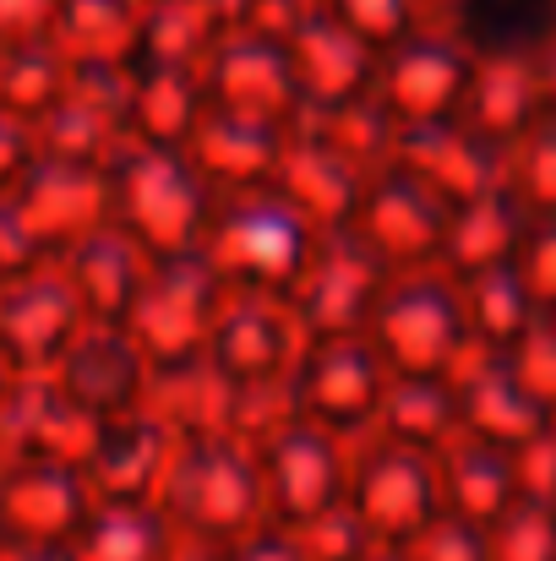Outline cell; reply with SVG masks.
<instances>
[{
    "mask_svg": "<svg viewBox=\"0 0 556 561\" xmlns=\"http://www.w3.org/2000/svg\"><path fill=\"white\" fill-rule=\"evenodd\" d=\"M317 234L322 229L279 186L213 191L207 229H202L196 251L229 295H262V300L290 306V295L317 251Z\"/></svg>",
    "mask_w": 556,
    "mask_h": 561,
    "instance_id": "cell-1",
    "label": "cell"
},
{
    "mask_svg": "<svg viewBox=\"0 0 556 561\" xmlns=\"http://www.w3.org/2000/svg\"><path fill=\"white\" fill-rule=\"evenodd\" d=\"M159 513L185 546L218 551L251 529H262V485H257V458L246 442L229 431H196L175 436V453L159 480Z\"/></svg>",
    "mask_w": 556,
    "mask_h": 561,
    "instance_id": "cell-2",
    "label": "cell"
},
{
    "mask_svg": "<svg viewBox=\"0 0 556 561\" xmlns=\"http://www.w3.org/2000/svg\"><path fill=\"white\" fill-rule=\"evenodd\" d=\"M104 175H110V224H121L154 262L202 245L213 186L196 175L185 148L121 137L115 153L104 159Z\"/></svg>",
    "mask_w": 556,
    "mask_h": 561,
    "instance_id": "cell-3",
    "label": "cell"
},
{
    "mask_svg": "<svg viewBox=\"0 0 556 561\" xmlns=\"http://www.w3.org/2000/svg\"><path fill=\"white\" fill-rule=\"evenodd\" d=\"M366 339L387 376H453L475 350L458 278L442 267L393 273L371 306Z\"/></svg>",
    "mask_w": 556,
    "mask_h": 561,
    "instance_id": "cell-4",
    "label": "cell"
},
{
    "mask_svg": "<svg viewBox=\"0 0 556 561\" xmlns=\"http://www.w3.org/2000/svg\"><path fill=\"white\" fill-rule=\"evenodd\" d=\"M251 458H257V485H262V518L273 529L300 535L306 524L333 513L350 491V442H339L333 431L300 414L273 425L251 447Z\"/></svg>",
    "mask_w": 556,
    "mask_h": 561,
    "instance_id": "cell-5",
    "label": "cell"
},
{
    "mask_svg": "<svg viewBox=\"0 0 556 561\" xmlns=\"http://www.w3.org/2000/svg\"><path fill=\"white\" fill-rule=\"evenodd\" d=\"M290 409L339 442H361L376 431V409L387 392V366L371 350L366 333H317L300 344L295 366L284 376Z\"/></svg>",
    "mask_w": 556,
    "mask_h": 561,
    "instance_id": "cell-6",
    "label": "cell"
},
{
    "mask_svg": "<svg viewBox=\"0 0 556 561\" xmlns=\"http://www.w3.org/2000/svg\"><path fill=\"white\" fill-rule=\"evenodd\" d=\"M480 55L453 38L447 27L420 22L415 33H404L393 49L376 55V88L371 99L382 104V115L393 121V131H415V126H442L464 115L469 82H475Z\"/></svg>",
    "mask_w": 556,
    "mask_h": 561,
    "instance_id": "cell-7",
    "label": "cell"
},
{
    "mask_svg": "<svg viewBox=\"0 0 556 561\" xmlns=\"http://www.w3.org/2000/svg\"><path fill=\"white\" fill-rule=\"evenodd\" d=\"M224 300H229V289L202 262V251L159 256L143 295H137V306H132V317H126V333L137 339V350L148 355L154 371L191 366V360H202Z\"/></svg>",
    "mask_w": 556,
    "mask_h": 561,
    "instance_id": "cell-8",
    "label": "cell"
},
{
    "mask_svg": "<svg viewBox=\"0 0 556 561\" xmlns=\"http://www.w3.org/2000/svg\"><path fill=\"white\" fill-rule=\"evenodd\" d=\"M350 513L366 524L376 546H409L425 524L442 518V480L436 458L398 447L387 436H361L350 447Z\"/></svg>",
    "mask_w": 556,
    "mask_h": 561,
    "instance_id": "cell-9",
    "label": "cell"
},
{
    "mask_svg": "<svg viewBox=\"0 0 556 561\" xmlns=\"http://www.w3.org/2000/svg\"><path fill=\"white\" fill-rule=\"evenodd\" d=\"M447 218H453V196H442L415 164H404L393 153L382 170L366 175V191H361V207H355L350 229L393 273H409V267H442Z\"/></svg>",
    "mask_w": 556,
    "mask_h": 561,
    "instance_id": "cell-10",
    "label": "cell"
},
{
    "mask_svg": "<svg viewBox=\"0 0 556 561\" xmlns=\"http://www.w3.org/2000/svg\"><path fill=\"white\" fill-rule=\"evenodd\" d=\"M393 267L371 251L355 229H322L317 251L290 295V311L306 339L317 333H366V317Z\"/></svg>",
    "mask_w": 556,
    "mask_h": 561,
    "instance_id": "cell-11",
    "label": "cell"
},
{
    "mask_svg": "<svg viewBox=\"0 0 556 561\" xmlns=\"http://www.w3.org/2000/svg\"><path fill=\"white\" fill-rule=\"evenodd\" d=\"M88 507H93V491H88L77 463L0 458V546L66 557Z\"/></svg>",
    "mask_w": 556,
    "mask_h": 561,
    "instance_id": "cell-12",
    "label": "cell"
},
{
    "mask_svg": "<svg viewBox=\"0 0 556 561\" xmlns=\"http://www.w3.org/2000/svg\"><path fill=\"white\" fill-rule=\"evenodd\" d=\"M295 93H300V121H333L355 104H366L376 88V49L355 38L344 22L322 11V0L306 11V22L284 38Z\"/></svg>",
    "mask_w": 556,
    "mask_h": 561,
    "instance_id": "cell-13",
    "label": "cell"
},
{
    "mask_svg": "<svg viewBox=\"0 0 556 561\" xmlns=\"http://www.w3.org/2000/svg\"><path fill=\"white\" fill-rule=\"evenodd\" d=\"M202 93L218 110L300 126V93L290 71V49L257 27H229L202 60Z\"/></svg>",
    "mask_w": 556,
    "mask_h": 561,
    "instance_id": "cell-14",
    "label": "cell"
},
{
    "mask_svg": "<svg viewBox=\"0 0 556 561\" xmlns=\"http://www.w3.org/2000/svg\"><path fill=\"white\" fill-rule=\"evenodd\" d=\"M82 328H88V317L55 262L0 284V360L11 371H55V360L66 355V344Z\"/></svg>",
    "mask_w": 556,
    "mask_h": 561,
    "instance_id": "cell-15",
    "label": "cell"
},
{
    "mask_svg": "<svg viewBox=\"0 0 556 561\" xmlns=\"http://www.w3.org/2000/svg\"><path fill=\"white\" fill-rule=\"evenodd\" d=\"M453 392H458V436H480L508 453H519L524 442L546 436L556 425L546 398L524 381L513 355L469 350L464 366L453 371Z\"/></svg>",
    "mask_w": 556,
    "mask_h": 561,
    "instance_id": "cell-16",
    "label": "cell"
},
{
    "mask_svg": "<svg viewBox=\"0 0 556 561\" xmlns=\"http://www.w3.org/2000/svg\"><path fill=\"white\" fill-rule=\"evenodd\" d=\"M11 202L27 218L33 240L44 245V256L55 262L88 229H99L110 218V175H104V164H77V159L33 153V164L11 186Z\"/></svg>",
    "mask_w": 556,
    "mask_h": 561,
    "instance_id": "cell-17",
    "label": "cell"
},
{
    "mask_svg": "<svg viewBox=\"0 0 556 561\" xmlns=\"http://www.w3.org/2000/svg\"><path fill=\"white\" fill-rule=\"evenodd\" d=\"M306 333L295 322V311L284 300H262V295H229L202 360L224 376L229 387H262V381H284L295 355H300Z\"/></svg>",
    "mask_w": 556,
    "mask_h": 561,
    "instance_id": "cell-18",
    "label": "cell"
},
{
    "mask_svg": "<svg viewBox=\"0 0 556 561\" xmlns=\"http://www.w3.org/2000/svg\"><path fill=\"white\" fill-rule=\"evenodd\" d=\"M55 387L88 414V420H115V414H132L148 403V355L137 350V339L126 328H104V322H88L66 355L55 360Z\"/></svg>",
    "mask_w": 556,
    "mask_h": 561,
    "instance_id": "cell-19",
    "label": "cell"
},
{
    "mask_svg": "<svg viewBox=\"0 0 556 561\" xmlns=\"http://www.w3.org/2000/svg\"><path fill=\"white\" fill-rule=\"evenodd\" d=\"M170 453H175V431L143 403L132 414L99 420L77 469H82L93 502H154Z\"/></svg>",
    "mask_w": 556,
    "mask_h": 561,
    "instance_id": "cell-20",
    "label": "cell"
},
{
    "mask_svg": "<svg viewBox=\"0 0 556 561\" xmlns=\"http://www.w3.org/2000/svg\"><path fill=\"white\" fill-rule=\"evenodd\" d=\"M366 164L317 121H300L290 126V142H284V159H279V181L284 191L317 229H350L355 224V207H361V191H366Z\"/></svg>",
    "mask_w": 556,
    "mask_h": 561,
    "instance_id": "cell-21",
    "label": "cell"
},
{
    "mask_svg": "<svg viewBox=\"0 0 556 561\" xmlns=\"http://www.w3.org/2000/svg\"><path fill=\"white\" fill-rule=\"evenodd\" d=\"M55 267L66 273V284H71V295H77V306H82L88 322L126 328V317H132V306H137V295H143L148 273H154V256L121 224L104 218L71 251H60Z\"/></svg>",
    "mask_w": 556,
    "mask_h": 561,
    "instance_id": "cell-22",
    "label": "cell"
},
{
    "mask_svg": "<svg viewBox=\"0 0 556 561\" xmlns=\"http://www.w3.org/2000/svg\"><path fill=\"white\" fill-rule=\"evenodd\" d=\"M284 142H290V126L207 104L202 121H196V131L185 137V159L196 164V175L213 191L273 186L279 181Z\"/></svg>",
    "mask_w": 556,
    "mask_h": 561,
    "instance_id": "cell-23",
    "label": "cell"
},
{
    "mask_svg": "<svg viewBox=\"0 0 556 561\" xmlns=\"http://www.w3.org/2000/svg\"><path fill=\"white\" fill-rule=\"evenodd\" d=\"M99 420H88L49 371L16 376L11 398L0 403V458H60L82 463L88 436Z\"/></svg>",
    "mask_w": 556,
    "mask_h": 561,
    "instance_id": "cell-24",
    "label": "cell"
},
{
    "mask_svg": "<svg viewBox=\"0 0 556 561\" xmlns=\"http://www.w3.org/2000/svg\"><path fill=\"white\" fill-rule=\"evenodd\" d=\"M524 229H530V207L519 202V191L508 186V181L475 191V196H464V202H453L447 240H442V273L469 278V273L519 262Z\"/></svg>",
    "mask_w": 556,
    "mask_h": 561,
    "instance_id": "cell-25",
    "label": "cell"
},
{
    "mask_svg": "<svg viewBox=\"0 0 556 561\" xmlns=\"http://www.w3.org/2000/svg\"><path fill=\"white\" fill-rule=\"evenodd\" d=\"M541 115H546V99H541V82H535L530 55H480L458 126H469V131H475L480 142H491L497 153H513L519 137H524Z\"/></svg>",
    "mask_w": 556,
    "mask_h": 561,
    "instance_id": "cell-26",
    "label": "cell"
},
{
    "mask_svg": "<svg viewBox=\"0 0 556 561\" xmlns=\"http://www.w3.org/2000/svg\"><path fill=\"white\" fill-rule=\"evenodd\" d=\"M436 480H442V513L469 518L491 529L524 491H519V463L508 447H491L480 436H453L436 453Z\"/></svg>",
    "mask_w": 556,
    "mask_h": 561,
    "instance_id": "cell-27",
    "label": "cell"
},
{
    "mask_svg": "<svg viewBox=\"0 0 556 561\" xmlns=\"http://www.w3.org/2000/svg\"><path fill=\"white\" fill-rule=\"evenodd\" d=\"M425 22L475 55H535L556 33V0H425Z\"/></svg>",
    "mask_w": 556,
    "mask_h": 561,
    "instance_id": "cell-28",
    "label": "cell"
},
{
    "mask_svg": "<svg viewBox=\"0 0 556 561\" xmlns=\"http://www.w3.org/2000/svg\"><path fill=\"white\" fill-rule=\"evenodd\" d=\"M404 164H415L431 186L453 202L475 196L486 186H502L508 181V153H497L491 142H480L469 126L458 121H442V126H415V131H398V148H393Z\"/></svg>",
    "mask_w": 556,
    "mask_h": 561,
    "instance_id": "cell-29",
    "label": "cell"
},
{
    "mask_svg": "<svg viewBox=\"0 0 556 561\" xmlns=\"http://www.w3.org/2000/svg\"><path fill=\"white\" fill-rule=\"evenodd\" d=\"M126 77H132L126 137L185 148V137L196 131V121H202V110H207L202 71H191V66H154V60H126Z\"/></svg>",
    "mask_w": 556,
    "mask_h": 561,
    "instance_id": "cell-30",
    "label": "cell"
},
{
    "mask_svg": "<svg viewBox=\"0 0 556 561\" xmlns=\"http://www.w3.org/2000/svg\"><path fill=\"white\" fill-rule=\"evenodd\" d=\"M175 546L181 535L159 502H93L66 546V561H170Z\"/></svg>",
    "mask_w": 556,
    "mask_h": 561,
    "instance_id": "cell-31",
    "label": "cell"
},
{
    "mask_svg": "<svg viewBox=\"0 0 556 561\" xmlns=\"http://www.w3.org/2000/svg\"><path fill=\"white\" fill-rule=\"evenodd\" d=\"M398 447L415 453H442L458 436V392L453 376H387L382 409H376V431Z\"/></svg>",
    "mask_w": 556,
    "mask_h": 561,
    "instance_id": "cell-32",
    "label": "cell"
},
{
    "mask_svg": "<svg viewBox=\"0 0 556 561\" xmlns=\"http://www.w3.org/2000/svg\"><path fill=\"white\" fill-rule=\"evenodd\" d=\"M458 295H464V317H469L475 350L519 355V344H524L530 328L541 322V306H535V295H530L519 262H502V267H486V273L458 278Z\"/></svg>",
    "mask_w": 556,
    "mask_h": 561,
    "instance_id": "cell-33",
    "label": "cell"
},
{
    "mask_svg": "<svg viewBox=\"0 0 556 561\" xmlns=\"http://www.w3.org/2000/svg\"><path fill=\"white\" fill-rule=\"evenodd\" d=\"M137 0H60L55 11V44L66 60H132L137 44Z\"/></svg>",
    "mask_w": 556,
    "mask_h": 561,
    "instance_id": "cell-34",
    "label": "cell"
},
{
    "mask_svg": "<svg viewBox=\"0 0 556 561\" xmlns=\"http://www.w3.org/2000/svg\"><path fill=\"white\" fill-rule=\"evenodd\" d=\"M218 22L196 5V0H148L137 16V44L132 60H154V66H191L202 71L207 49L218 44Z\"/></svg>",
    "mask_w": 556,
    "mask_h": 561,
    "instance_id": "cell-35",
    "label": "cell"
},
{
    "mask_svg": "<svg viewBox=\"0 0 556 561\" xmlns=\"http://www.w3.org/2000/svg\"><path fill=\"white\" fill-rule=\"evenodd\" d=\"M148 409L175 431V436H196V431H224V409H229V381L213 371L207 360L191 366H170V371L148 376Z\"/></svg>",
    "mask_w": 556,
    "mask_h": 561,
    "instance_id": "cell-36",
    "label": "cell"
},
{
    "mask_svg": "<svg viewBox=\"0 0 556 561\" xmlns=\"http://www.w3.org/2000/svg\"><path fill=\"white\" fill-rule=\"evenodd\" d=\"M66 82H71V60L60 55L55 38L0 49V110H11L16 121L33 126L44 110H55L66 99Z\"/></svg>",
    "mask_w": 556,
    "mask_h": 561,
    "instance_id": "cell-37",
    "label": "cell"
},
{
    "mask_svg": "<svg viewBox=\"0 0 556 561\" xmlns=\"http://www.w3.org/2000/svg\"><path fill=\"white\" fill-rule=\"evenodd\" d=\"M121 137L126 131L110 115H99L93 104H82L71 88H66V99L55 110H44L33 121V148L49 153V159H77V164H104Z\"/></svg>",
    "mask_w": 556,
    "mask_h": 561,
    "instance_id": "cell-38",
    "label": "cell"
},
{
    "mask_svg": "<svg viewBox=\"0 0 556 561\" xmlns=\"http://www.w3.org/2000/svg\"><path fill=\"white\" fill-rule=\"evenodd\" d=\"M491 561H556V502L519 496L491 529H486Z\"/></svg>",
    "mask_w": 556,
    "mask_h": 561,
    "instance_id": "cell-39",
    "label": "cell"
},
{
    "mask_svg": "<svg viewBox=\"0 0 556 561\" xmlns=\"http://www.w3.org/2000/svg\"><path fill=\"white\" fill-rule=\"evenodd\" d=\"M322 11L344 22L355 38H366L376 55L425 22V0H322Z\"/></svg>",
    "mask_w": 556,
    "mask_h": 561,
    "instance_id": "cell-40",
    "label": "cell"
},
{
    "mask_svg": "<svg viewBox=\"0 0 556 561\" xmlns=\"http://www.w3.org/2000/svg\"><path fill=\"white\" fill-rule=\"evenodd\" d=\"M404 557L409 561H491V546H486V529H480V524L442 513L436 524H425V529L404 546Z\"/></svg>",
    "mask_w": 556,
    "mask_h": 561,
    "instance_id": "cell-41",
    "label": "cell"
},
{
    "mask_svg": "<svg viewBox=\"0 0 556 561\" xmlns=\"http://www.w3.org/2000/svg\"><path fill=\"white\" fill-rule=\"evenodd\" d=\"M295 540L306 546V557L311 561H355L376 546V540L366 535V524L350 513V502H339L333 513H322L317 524H306Z\"/></svg>",
    "mask_w": 556,
    "mask_h": 561,
    "instance_id": "cell-42",
    "label": "cell"
},
{
    "mask_svg": "<svg viewBox=\"0 0 556 561\" xmlns=\"http://www.w3.org/2000/svg\"><path fill=\"white\" fill-rule=\"evenodd\" d=\"M519 273H524L535 306L556 311V213H530V229L519 245Z\"/></svg>",
    "mask_w": 556,
    "mask_h": 561,
    "instance_id": "cell-43",
    "label": "cell"
},
{
    "mask_svg": "<svg viewBox=\"0 0 556 561\" xmlns=\"http://www.w3.org/2000/svg\"><path fill=\"white\" fill-rule=\"evenodd\" d=\"M519 371H524V381L546 398V409L556 414V311H541V322L530 328V339L519 344Z\"/></svg>",
    "mask_w": 556,
    "mask_h": 561,
    "instance_id": "cell-44",
    "label": "cell"
},
{
    "mask_svg": "<svg viewBox=\"0 0 556 561\" xmlns=\"http://www.w3.org/2000/svg\"><path fill=\"white\" fill-rule=\"evenodd\" d=\"M44 262H49L44 245L33 240L27 218L16 213V202H11V191H5V196H0V284L16 278V273H33V267H44Z\"/></svg>",
    "mask_w": 556,
    "mask_h": 561,
    "instance_id": "cell-45",
    "label": "cell"
},
{
    "mask_svg": "<svg viewBox=\"0 0 556 561\" xmlns=\"http://www.w3.org/2000/svg\"><path fill=\"white\" fill-rule=\"evenodd\" d=\"M55 11H60V0H0V49L49 38L55 33Z\"/></svg>",
    "mask_w": 556,
    "mask_h": 561,
    "instance_id": "cell-46",
    "label": "cell"
},
{
    "mask_svg": "<svg viewBox=\"0 0 556 561\" xmlns=\"http://www.w3.org/2000/svg\"><path fill=\"white\" fill-rule=\"evenodd\" d=\"M213 561H311V557H306V546H300L290 529L262 524V529H251V535H240V540L218 546Z\"/></svg>",
    "mask_w": 556,
    "mask_h": 561,
    "instance_id": "cell-47",
    "label": "cell"
},
{
    "mask_svg": "<svg viewBox=\"0 0 556 561\" xmlns=\"http://www.w3.org/2000/svg\"><path fill=\"white\" fill-rule=\"evenodd\" d=\"M513 463H519V491H524V496L556 502V425L546 436L524 442V447L513 453Z\"/></svg>",
    "mask_w": 556,
    "mask_h": 561,
    "instance_id": "cell-48",
    "label": "cell"
},
{
    "mask_svg": "<svg viewBox=\"0 0 556 561\" xmlns=\"http://www.w3.org/2000/svg\"><path fill=\"white\" fill-rule=\"evenodd\" d=\"M33 126L27 121H16L11 110H0V196L22 181V170L33 164Z\"/></svg>",
    "mask_w": 556,
    "mask_h": 561,
    "instance_id": "cell-49",
    "label": "cell"
},
{
    "mask_svg": "<svg viewBox=\"0 0 556 561\" xmlns=\"http://www.w3.org/2000/svg\"><path fill=\"white\" fill-rule=\"evenodd\" d=\"M196 5L229 33V27H246V22H251V5H257V0H196Z\"/></svg>",
    "mask_w": 556,
    "mask_h": 561,
    "instance_id": "cell-50",
    "label": "cell"
},
{
    "mask_svg": "<svg viewBox=\"0 0 556 561\" xmlns=\"http://www.w3.org/2000/svg\"><path fill=\"white\" fill-rule=\"evenodd\" d=\"M355 561H409V557H404L398 546H371L366 557H355Z\"/></svg>",
    "mask_w": 556,
    "mask_h": 561,
    "instance_id": "cell-51",
    "label": "cell"
},
{
    "mask_svg": "<svg viewBox=\"0 0 556 561\" xmlns=\"http://www.w3.org/2000/svg\"><path fill=\"white\" fill-rule=\"evenodd\" d=\"M16 376H22V371H11V366H5V360H0V403H5V398H11V387H16Z\"/></svg>",
    "mask_w": 556,
    "mask_h": 561,
    "instance_id": "cell-52",
    "label": "cell"
},
{
    "mask_svg": "<svg viewBox=\"0 0 556 561\" xmlns=\"http://www.w3.org/2000/svg\"><path fill=\"white\" fill-rule=\"evenodd\" d=\"M137 5H148V0H137Z\"/></svg>",
    "mask_w": 556,
    "mask_h": 561,
    "instance_id": "cell-53",
    "label": "cell"
}]
</instances>
